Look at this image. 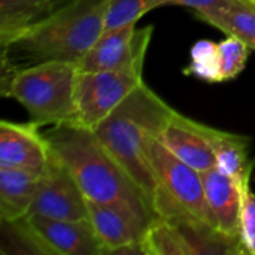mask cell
Listing matches in <instances>:
<instances>
[{
    "mask_svg": "<svg viewBox=\"0 0 255 255\" xmlns=\"http://www.w3.org/2000/svg\"><path fill=\"white\" fill-rule=\"evenodd\" d=\"M51 160V148L39 126L30 123H0V167H18L42 173Z\"/></svg>",
    "mask_w": 255,
    "mask_h": 255,
    "instance_id": "cell-11",
    "label": "cell"
},
{
    "mask_svg": "<svg viewBox=\"0 0 255 255\" xmlns=\"http://www.w3.org/2000/svg\"><path fill=\"white\" fill-rule=\"evenodd\" d=\"M239 238L245 253L255 255V193L253 188L244 193Z\"/></svg>",
    "mask_w": 255,
    "mask_h": 255,
    "instance_id": "cell-21",
    "label": "cell"
},
{
    "mask_svg": "<svg viewBox=\"0 0 255 255\" xmlns=\"http://www.w3.org/2000/svg\"><path fill=\"white\" fill-rule=\"evenodd\" d=\"M78 75L75 63L43 61L18 70L0 91L16 100L39 127L55 126L72 120Z\"/></svg>",
    "mask_w": 255,
    "mask_h": 255,
    "instance_id": "cell-4",
    "label": "cell"
},
{
    "mask_svg": "<svg viewBox=\"0 0 255 255\" xmlns=\"http://www.w3.org/2000/svg\"><path fill=\"white\" fill-rule=\"evenodd\" d=\"M250 46L235 36H227L218 42V55H220V69H221V82L236 79L245 69Z\"/></svg>",
    "mask_w": 255,
    "mask_h": 255,
    "instance_id": "cell-19",
    "label": "cell"
},
{
    "mask_svg": "<svg viewBox=\"0 0 255 255\" xmlns=\"http://www.w3.org/2000/svg\"><path fill=\"white\" fill-rule=\"evenodd\" d=\"M146 52L112 70L79 72L70 124L96 130L142 82Z\"/></svg>",
    "mask_w": 255,
    "mask_h": 255,
    "instance_id": "cell-6",
    "label": "cell"
},
{
    "mask_svg": "<svg viewBox=\"0 0 255 255\" xmlns=\"http://www.w3.org/2000/svg\"><path fill=\"white\" fill-rule=\"evenodd\" d=\"M203 22L214 25L227 36H235L255 51V3L236 0L227 6L194 13Z\"/></svg>",
    "mask_w": 255,
    "mask_h": 255,
    "instance_id": "cell-16",
    "label": "cell"
},
{
    "mask_svg": "<svg viewBox=\"0 0 255 255\" xmlns=\"http://www.w3.org/2000/svg\"><path fill=\"white\" fill-rule=\"evenodd\" d=\"M25 220L48 255L103 254L90 218L70 221L28 215Z\"/></svg>",
    "mask_w": 255,
    "mask_h": 255,
    "instance_id": "cell-12",
    "label": "cell"
},
{
    "mask_svg": "<svg viewBox=\"0 0 255 255\" xmlns=\"http://www.w3.org/2000/svg\"><path fill=\"white\" fill-rule=\"evenodd\" d=\"M251 1H254V3H255V0H251Z\"/></svg>",
    "mask_w": 255,
    "mask_h": 255,
    "instance_id": "cell-23",
    "label": "cell"
},
{
    "mask_svg": "<svg viewBox=\"0 0 255 255\" xmlns=\"http://www.w3.org/2000/svg\"><path fill=\"white\" fill-rule=\"evenodd\" d=\"M111 0H72L1 45V87L21 69L60 60L78 64L105 30Z\"/></svg>",
    "mask_w": 255,
    "mask_h": 255,
    "instance_id": "cell-2",
    "label": "cell"
},
{
    "mask_svg": "<svg viewBox=\"0 0 255 255\" xmlns=\"http://www.w3.org/2000/svg\"><path fill=\"white\" fill-rule=\"evenodd\" d=\"M250 146L251 139L248 136L217 128L214 140L215 167L236 181L244 193L251 188V176L255 164L250 155Z\"/></svg>",
    "mask_w": 255,
    "mask_h": 255,
    "instance_id": "cell-15",
    "label": "cell"
},
{
    "mask_svg": "<svg viewBox=\"0 0 255 255\" xmlns=\"http://www.w3.org/2000/svg\"><path fill=\"white\" fill-rule=\"evenodd\" d=\"M40 175L27 169L0 167V221H18L30 214Z\"/></svg>",
    "mask_w": 255,
    "mask_h": 255,
    "instance_id": "cell-14",
    "label": "cell"
},
{
    "mask_svg": "<svg viewBox=\"0 0 255 255\" xmlns=\"http://www.w3.org/2000/svg\"><path fill=\"white\" fill-rule=\"evenodd\" d=\"M184 73L211 84L221 82L218 43L208 39L196 42L190 51V63Z\"/></svg>",
    "mask_w": 255,
    "mask_h": 255,
    "instance_id": "cell-17",
    "label": "cell"
},
{
    "mask_svg": "<svg viewBox=\"0 0 255 255\" xmlns=\"http://www.w3.org/2000/svg\"><path fill=\"white\" fill-rule=\"evenodd\" d=\"M149 154L157 181L152 200L154 215L161 218L187 215L217 229L206 200L202 173L175 157L158 137L151 142Z\"/></svg>",
    "mask_w": 255,
    "mask_h": 255,
    "instance_id": "cell-5",
    "label": "cell"
},
{
    "mask_svg": "<svg viewBox=\"0 0 255 255\" xmlns=\"http://www.w3.org/2000/svg\"><path fill=\"white\" fill-rule=\"evenodd\" d=\"M45 136L51 155L72 173L87 200L126 208L148 221L155 218L145 193L93 130L61 123Z\"/></svg>",
    "mask_w": 255,
    "mask_h": 255,
    "instance_id": "cell-1",
    "label": "cell"
},
{
    "mask_svg": "<svg viewBox=\"0 0 255 255\" xmlns=\"http://www.w3.org/2000/svg\"><path fill=\"white\" fill-rule=\"evenodd\" d=\"M202 176L206 200L214 215L217 229L229 238L241 239L239 226L244 191L236 181L220 172L217 167L203 172Z\"/></svg>",
    "mask_w": 255,
    "mask_h": 255,
    "instance_id": "cell-13",
    "label": "cell"
},
{
    "mask_svg": "<svg viewBox=\"0 0 255 255\" xmlns=\"http://www.w3.org/2000/svg\"><path fill=\"white\" fill-rule=\"evenodd\" d=\"M173 111L143 81L94 130L112 157L145 193L151 206L157 191V181L149 148L151 142L160 136Z\"/></svg>",
    "mask_w": 255,
    "mask_h": 255,
    "instance_id": "cell-3",
    "label": "cell"
},
{
    "mask_svg": "<svg viewBox=\"0 0 255 255\" xmlns=\"http://www.w3.org/2000/svg\"><path fill=\"white\" fill-rule=\"evenodd\" d=\"M28 215L70 221L88 220L87 197L72 173L52 155L40 175Z\"/></svg>",
    "mask_w": 255,
    "mask_h": 255,
    "instance_id": "cell-7",
    "label": "cell"
},
{
    "mask_svg": "<svg viewBox=\"0 0 255 255\" xmlns=\"http://www.w3.org/2000/svg\"><path fill=\"white\" fill-rule=\"evenodd\" d=\"M233 1L236 0H160L158 7L160 6H184V7L193 9L194 13H199V12H206V10L227 6Z\"/></svg>",
    "mask_w": 255,
    "mask_h": 255,
    "instance_id": "cell-22",
    "label": "cell"
},
{
    "mask_svg": "<svg viewBox=\"0 0 255 255\" xmlns=\"http://www.w3.org/2000/svg\"><path fill=\"white\" fill-rule=\"evenodd\" d=\"M88 202V218L103 254H142V238L151 221L117 206Z\"/></svg>",
    "mask_w": 255,
    "mask_h": 255,
    "instance_id": "cell-8",
    "label": "cell"
},
{
    "mask_svg": "<svg viewBox=\"0 0 255 255\" xmlns=\"http://www.w3.org/2000/svg\"><path fill=\"white\" fill-rule=\"evenodd\" d=\"M137 22H128L117 28L103 30L90 51L78 63L79 72H100L120 69L146 52L152 37V25L136 28Z\"/></svg>",
    "mask_w": 255,
    "mask_h": 255,
    "instance_id": "cell-9",
    "label": "cell"
},
{
    "mask_svg": "<svg viewBox=\"0 0 255 255\" xmlns=\"http://www.w3.org/2000/svg\"><path fill=\"white\" fill-rule=\"evenodd\" d=\"M215 133L217 128L173 111L158 140L175 157L203 173L215 167Z\"/></svg>",
    "mask_w": 255,
    "mask_h": 255,
    "instance_id": "cell-10",
    "label": "cell"
},
{
    "mask_svg": "<svg viewBox=\"0 0 255 255\" xmlns=\"http://www.w3.org/2000/svg\"><path fill=\"white\" fill-rule=\"evenodd\" d=\"M1 224V254H42L46 250L30 229L25 218L18 221H0Z\"/></svg>",
    "mask_w": 255,
    "mask_h": 255,
    "instance_id": "cell-18",
    "label": "cell"
},
{
    "mask_svg": "<svg viewBox=\"0 0 255 255\" xmlns=\"http://www.w3.org/2000/svg\"><path fill=\"white\" fill-rule=\"evenodd\" d=\"M158 1L160 0H111L105 16V30L137 22L145 13L158 7Z\"/></svg>",
    "mask_w": 255,
    "mask_h": 255,
    "instance_id": "cell-20",
    "label": "cell"
}]
</instances>
